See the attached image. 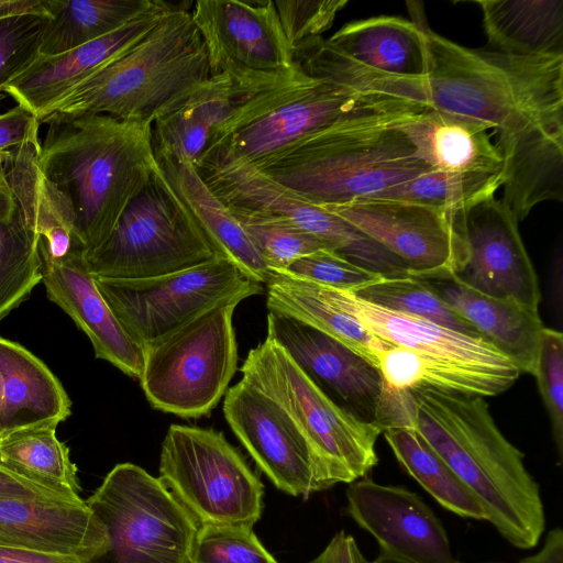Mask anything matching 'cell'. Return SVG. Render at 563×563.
I'll return each mask as SVG.
<instances>
[{"instance_id":"cell-1","label":"cell","mask_w":563,"mask_h":563,"mask_svg":"<svg viewBox=\"0 0 563 563\" xmlns=\"http://www.w3.org/2000/svg\"><path fill=\"white\" fill-rule=\"evenodd\" d=\"M427 41L424 77H399L401 99L486 123L504 167L501 201L518 222L563 199V56H516L462 46L409 9Z\"/></svg>"},{"instance_id":"cell-2","label":"cell","mask_w":563,"mask_h":563,"mask_svg":"<svg viewBox=\"0 0 563 563\" xmlns=\"http://www.w3.org/2000/svg\"><path fill=\"white\" fill-rule=\"evenodd\" d=\"M484 398L428 388L398 390V428L417 431L477 497L500 536L529 550L545 528L540 488Z\"/></svg>"},{"instance_id":"cell-3","label":"cell","mask_w":563,"mask_h":563,"mask_svg":"<svg viewBox=\"0 0 563 563\" xmlns=\"http://www.w3.org/2000/svg\"><path fill=\"white\" fill-rule=\"evenodd\" d=\"M38 165L68 198L86 254L110 234L154 175L152 123L108 114L51 117Z\"/></svg>"},{"instance_id":"cell-4","label":"cell","mask_w":563,"mask_h":563,"mask_svg":"<svg viewBox=\"0 0 563 563\" xmlns=\"http://www.w3.org/2000/svg\"><path fill=\"white\" fill-rule=\"evenodd\" d=\"M417 111L341 120L255 167L318 207L376 197L430 169L397 126Z\"/></svg>"},{"instance_id":"cell-5","label":"cell","mask_w":563,"mask_h":563,"mask_svg":"<svg viewBox=\"0 0 563 563\" xmlns=\"http://www.w3.org/2000/svg\"><path fill=\"white\" fill-rule=\"evenodd\" d=\"M208 53L189 10L174 7L130 51L51 108V117L108 114L148 122L210 77Z\"/></svg>"},{"instance_id":"cell-6","label":"cell","mask_w":563,"mask_h":563,"mask_svg":"<svg viewBox=\"0 0 563 563\" xmlns=\"http://www.w3.org/2000/svg\"><path fill=\"white\" fill-rule=\"evenodd\" d=\"M418 107L311 77L298 68L291 78L245 95L214 132L209 150L258 166L341 120L364 113L413 111Z\"/></svg>"},{"instance_id":"cell-7","label":"cell","mask_w":563,"mask_h":563,"mask_svg":"<svg viewBox=\"0 0 563 563\" xmlns=\"http://www.w3.org/2000/svg\"><path fill=\"white\" fill-rule=\"evenodd\" d=\"M243 379L272 397L309 444L329 486L351 484L378 463L375 444L382 429L347 412L327 396L274 340L252 349Z\"/></svg>"},{"instance_id":"cell-8","label":"cell","mask_w":563,"mask_h":563,"mask_svg":"<svg viewBox=\"0 0 563 563\" xmlns=\"http://www.w3.org/2000/svg\"><path fill=\"white\" fill-rule=\"evenodd\" d=\"M311 284L325 301L377 338L422 357L427 368L419 388L490 397L507 390L521 375L509 358L484 340L371 303L352 291Z\"/></svg>"},{"instance_id":"cell-9","label":"cell","mask_w":563,"mask_h":563,"mask_svg":"<svg viewBox=\"0 0 563 563\" xmlns=\"http://www.w3.org/2000/svg\"><path fill=\"white\" fill-rule=\"evenodd\" d=\"M239 303L218 305L142 347L139 380L154 409L197 419L218 405L236 371Z\"/></svg>"},{"instance_id":"cell-10","label":"cell","mask_w":563,"mask_h":563,"mask_svg":"<svg viewBox=\"0 0 563 563\" xmlns=\"http://www.w3.org/2000/svg\"><path fill=\"white\" fill-rule=\"evenodd\" d=\"M216 255L158 167L108 238L86 254L95 278L142 279L187 269Z\"/></svg>"},{"instance_id":"cell-11","label":"cell","mask_w":563,"mask_h":563,"mask_svg":"<svg viewBox=\"0 0 563 563\" xmlns=\"http://www.w3.org/2000/svg\"><path fill=\"white\" fill-rule=\"evenodd\" d=\"M107 530V551L89 563H188L199 523L158 478L117 464L86 500Z\"/></svg>"},{"instance_id":"cell-12","label":"cell","mask_w":563,"mask_h":563,"mask_svg":"<svg viewBox=\"0 0 563 563\" xmlns=\"http://www.w3.org/2000/svg\"><path fill=\"white\" fill-rule=\"evenodd\" d=\"M158 471V478L199 525L253 527L262 516L261 479L219 431L170 424Z\"/></svg>"},{"instance_id":"cell-13","label":"cell","mask_w":563,"mask_h":563,"mask_svg":"<svg viewBox=\"0 0 563 563\" xmlns=\"http://www.w3.org/2000/svg\"><path fill=\"white\" fill-rule=\"evenodd\" d=\"M95 279L120 325L141 349L218 305L263 291L262 284L221 255L151 278Z\"/></svg>"},{"instance_id":"cell-14","label":"cell","mask_w":563,"mask_h":563,"mask_svg":"<svg viewBox=\"0 0 563 563\" xmlns=\"http://www.w3.org/2000/svg\"><path fill=\"white\" fill-rule=\"evenodd\" d=\"M190 13L205 42L211 75H229L245 95L298 71L274 1L198 0Z\"/></svg>"},{"instance_id":"cell-15","label":"cell","mask_w":563,"mask_h":563,"mask_svg":"<svg viewBox=\"0 0 563 563\" xmlns=\"http://www.w3.org/2000/svg\"><path fill=\"white\" fill-rule=\"evenodd\" d=\"M356 227L396 255L409 275L454 273L467 257V246L454 214L401 200L358 198L321 207Z\"/></svg>"},{"instance_id":"cell-16","label":"cell","mask_w":563,"mask_h":563,"mask_svg":"<svg viewBox=\"0 0 563 563\" xmlns=\"http://www.w3.org/2000/svg\"><path fill=\"white\" fill-rule=\"evenodd\" d=\"M231 430L275 487L308 498L329 488L306 439L272 397L241 379L224 395Z\"/></svg>"},{"instance_id":"cell-17","label":"cell","mask_w":563,"mask_h":563,"mask_svg":"<svg viewBox=\"0 0 563 563\" xmlns=\"http://www.w3.org/2000/svg\"><path fill=\"white\" fill-rule=\"evenodd\" d=\"M467 257L451 273L459 282L490 297L512 299L539 310L536 271L509 208L492 197L454 216Z\"/></svg>"},{"instance_id":"cell-18","label":"cell","mask_w":563,"mask_h":563,"mask_svg":"<svg viewBox=\"0 0 563 563\" xmlns=\"http://www.w3.org/2000/svg\"><path fill=\"white\" fill-rule=\"evenodd\" d=\"M266 336L336 405L377 426L385 389L377 366L322 331L280 312H268Z\"/></svg>"},{"instance_id":"cell-19","label":"cell","mask_w":563,"mask_h":563,"mask_svg":"<svg viewBox=\"0 0 563 563\" xmlns=\"http://www.w3.org/2000/svg\"><path fill=\"white\" fill-rule=\"evenodd\" d=\"M346 512L379 551L409 563H462L432 509L406 487L363 477L346 488Z\"/></svg>"},{"instance_id":"cell-20","label":"cell","mask_w":563,"mask_h":563,"mask_svg":"<svg viewBox=\"0 0 563 563\" xmlns=\"http://www.w3.org/2000/svg\"><path fill=\"white\" fill-rule=\"evenodd\" d=\"M172 8L158 1L150 12L122 27L55 56L40 57L3 86L2 92L40 122L76 87L136 45Z\"/></svg>"},{"instance_id":"cell-21","label":"cell","mask_w":563,"mask_h":563,"mask_svg":"<svg viewBox=\"0 0 563 563\" xmlns=\"http://www.w3.org/2000/svg\"><path fill=\"white\" fill-rule=\"evenodd\" d=\"M108 534L86 501L0 498V545L78 558L107 551Z\"/></svg>"},{"instance_id":"cell-22","label":"cell","mask_w":563,"mask_h":563,"mask_svg":"<svg viewBox=\"0 0 563 563\" xmlns=\"http://www.w3.org/2000/svg\"><path fill=\"white\" fill-rule=\"evenodd\" d=\"M42 282L48 299L88 336L96 357L139 379L143 366L142 349L131 340L111 311L88 269L86 255L42 260Z\"/></svg>"},{"instance_id":"cell-23","label":"cell","mask_w":563,"mask_h":563,"mask_svg":"<svg viewBox=\"0 0 563 563\" xmlns=\"http://www.w3.org/2000/svg\"><path fill=\"white\" fill-rule=\"evenodd\" d=\"M470 322L481 336L522 373L533 375L540 335L539 310L512 299L487 296L459 282L450 272L411 275Z\"/></svg>"},{"instance_id":"cell-24","label":"cell","mask_w":563,"mask_h":563,"mask_svg":"<svg viewBox=\"0 0 563 563\" xmlns=\"http://www.w3.org/2000/svg\"><path fill=\"white\" fill-rule=\"evenodd\" d=\"M38 131L12 150L5 161L9 186L27 225L38 236L41 260L85 254L74 208L38 165Z\"/></svg>"},{"instance_id":"cell-25","label":"cell","mask_w":563,"mask_h":563,"mask_svg":"<svg viewBox=\"0 0 563 563\" xmlns=\"http://www.w3.org/2000/svg\"><path fill=\"white\" fill-rule=\"evenodd\" d=\"M397 126L430 168L460 175L503 174V157L486 123L426 106Z\"/></svg>"},{"instance_id":"cell-26","label":"cell","mask_w":563,"mask_h":563,"mask_svg":"<svg viewBox=\"0 0 563 563\" xmlns=\"http://www.w3.org/2000/svg\"><path fill=\"white\" fill-rule=\"evenodd\" d=\"M244 96L229 75H210L153 120L154 156L168 155L197 166L217 129Z\"/></svg>"},{"instance_id":"cell-27","label":"cell","mask_w":563,"mask_h":563,"mask_svg":"<svg viewBox=\"0 0 563 563\" xmlns=\"http://www.w3.org/2000/svg\"><path fill=\"white\" fill-rule=\"evenodd\" d=\"M155 159L158 170L195 219L216 254L229 260L251 280L266 284L272 271L228 206L206 185L196 166L168 155Z\"/></svg>"},{"instance_id":"cell-28","label":"cell","mask_w":563,"mask_h":563,"mask_svg":"<svg viewBox=\"0 0 563 563\" xmlns=\"http://www.w3.org/2000/svg\"><path fill=\"white\" fill-rule=\"evenodd\" d=\"M0 372V438L32 426H58L69 417L71 401L57 377L24 346L1 336Z\"/></svg>"},{"instance_id":"cell-29","label":"cell","mask_w":563,"mask_h":563,"mask_svg":"<svg viewBox=\"0 0 563 563\" xmlns=\"http://www.w3.org/2000/svg\"><path fill=\"white\" fill-rule=\"evenodd\" d=\"M327 42L338 52L371 69L421 78L428 69L422 30L399 16H373L343 25Z\"/></svg>"},{"instance_id":"cell-30","label":"cell","mask_w":563,"mask_h":563,"mask_svg":"<svg viewBox=\"0 0 563 563\" xmlns=\"http://www.w3.org/2000/svg\"><path fill=\"white\" fill-rule=\"evenodd\" d=\"M494 51L516 56H563L562 0L476 1Z\"/></svg>"},{"instance_id":"cell-31","label":"cell","mask_w":563,"mask_h":563,"mask_svg":"<svg viewBox=\"0 0 563 563\" xmlns=\"http://www.w3.org/2000/svg\"><path fill=\"white\" fill-rule=\"evenodd\" d=\"M266 286L269 311L290 316L322 331L377 367L382 354L394 346L325 301L307 279L272 272Z\"/></svg>"},{"instance_id":"cell-32","label":"cell","mask_w":563,"mask_h":563,"mask_svg":"<svg viewBox=\"0 0 563 563\" xmlns=\"http://www.w3.org/2000/svg\"><path fill=\"white\" fill-rule=\"evenodd\" d=\"M11 152H0V321L42 282L38 236L25 222L5 175Z\"/></svg>"},{"instance_id":"cell-33","label":"cell","mask_w":563,"mask_h":563,"mask_svg":"<svg viewBox=\"0 0 563 563\" xmlns=\"http://www.w3.org/2000/svg\"><path fill=\"white\" fill-rule=\"evenodd\" d=\"M54 424L23 428L0 438V467L35 485L82 501L77 467Z\"/></svg>"},{"instance_id":"cell-34","label":"cell","mask_w":563,"mask_h":563,"mask_svg":"<svg viewBox=\"0 0 563 563\" xmlns=\"http://www.w3.org/2000/svg\"><path fill=\"white\" fill-rule=\"evenodd\" d=\"M151 0H63L46 19L38 56H55L100 38L150 12Z\"/></svg>"},{"instance_id":"cell-35","label":"cell","mask_w":563,"mask_h":563,"mask_svg":"<svg viewBox=\"0 0 563 563\" xmlns=\"http://www.w3.org/2000/svg\"><path fill=\"white\" fill-rule=\"evenodd\" d=\"M383 432L399 464L437 503L457 516L488 521L482 503L417 431L399 427Z\"/></svg>"},{"instance_id":"cell-36","label":"cell","mask_w":563,"mask_h":563,"mask_svg":"<svg viewBox=\"0 0 563 563\" xmlns=\"http://www.w3.org/2000/svg\"><path fill=\"white\" fill-rule=\"evenodd\" d=\"M503 184V174L460 175L430 168L369 198L427 205L455 216L494 197Z\"/></svg>"},{"instance_id":"cell-37","label":"cell","mask_w":563,"mask_h":563,"mask_svg":"<svg viewBox=\"0 0 563 563\" xmlns=\"http://www.w3.org/2000/svg\"><path fill=\"white\" fill-rule=\"evenodd\" d=\"M228 208L272 272H284L297 258L316 251L333 250L285 217L240 206Z\"/></svg>"},{"instance_id":"cell-38","label":"cell","mask_w":563,"mask_h":563,"mask_svg":"<svg viewBox=\"0 0 563 563\" xmlns=\"http://www.w3.org/2000/svg\"><path fill=\"white\" fill-rule=\"evenodd\" d=\"M352 292L383 308L416 316L455 332L484 340L470 322L409 274L380 277Z\"/></svg>"},{"instance_id":"cell-39","label":"cell","mask_w":563,"mask_h":563,"mask_svg":"<svg viewBox=\"0 0 563 563\" xmlns=\"http://www.w3.org/2000/svg\"><path fill=\"white\" fill-rule=\"evenodd\" d=\"M188 563H278L244 525L198 526Z\"/></svg>"},{"instance_id":"cell-40","label":"cell","mask_w":563,"mask_h":563,"mask_svg":"<svg viewBox=\"0 0 563 563\" xmlns=\"http://www.w3.org/2000/svg\"><path fill=\"white\" fill-rule=\"evenodd\" d=\"M533 376L551 422L560 460L563 456V335L543 328Z\"/></svg>"},{"instance_id":"cell-41","label":"cell","mask_w":563,"mask_h":563,"mask_svg":"<svg viewBox=\"0 0 563 563\" xmlns=\"http://www.w3.org/2000/svg\"><path fill=\"white\" fill-rule=\"evenodd\" d=\"M46 19L38 14L0 18V92L38 58Z\"/></svg>"},{"instance_id":"cell-42","label":"cell","mask_w":563,"mask_h":563,"mask_svg":"<svg viewBox=\"0 0 563 563\" xmlns=\"http://www.w3.org/2000/svg\"><path fill=\"white\" fill-rule=\"evenodd\" d=\"M283 273L347 291H355L384 277L328 249L297 258Z\"/></svg>"},{"instance_id":"cell-43","label":"cell","mask_w":563,"mask_h":563,"mask_svg":"<svg viewBox=\"0 0 563 563\" xmlns=\"http://www.w3.org/2000/svg\"><path fill=\"white\" fill-rule=\"evenodd\" d=\"M284 34L294 48L301 42L328 31L346 0L274 1Z\"/></svg>"},{"instance_id":"cell-44","label":"cell","mask_w":563,"mask_h":563,"mask_svg":"<svg viewBox=\"0 0 563 563\" xmlns=\"http://www.w3.org/2000/svg\"><path fill=\"white\" fill-rule=\"evenodd\" d=\"M38 128L37 119L19 104L0 114V152H9L20 146Z\"/></svg>"},{"instance_id":"cell-45","label":"cell","mask_w":563,"mask_h":563,"mask_svg":"<svg viewBox=\"0 0 563 563\" xmlns=\"http://www.w3.org/2000/svg\"><path fill=\"white\" fill-rule=\"evenodd\" d=\"M0 498L66 500L60 494L35 485L0 467ZM75 503V501H74ZM79 503V501H78Z\"/></svg>"},{"instance_id":"cell-46","label":"cell","mask_w":563,"mask_h":563,"mask_svg":"<svg viewBox=\"0 0 563 563\" xmlns=\"http://www.w3.org/2000/svg\"><path fill=\"white\" fill-rule=\"evenodd\" d=\"M309 563H373L368 561L355 539L340 531L330 540L323 551Z\"/></svg>"},{"instance_id":"cell-47","label":"cell","mask_w":563,"mask_h":563,"mask_svg":"<svg viewBox=\"0 0 563 563\" xmlns=\"http://www.w3.org/2000/svg\"><path fill=\"white\" fill-rule=\"evenodd\" d=\"M0 563H86L69 555L0 545Z\"/></svg>"},{"instance_id":"cell-48","label":"cell","mask_w":563,"mask_h":563,"mask_svg":"<svg viewBox=\"0 0 563 563\" xmlns=\"http://www.w3.org/2000/svg\"><path fill=\"white\" fill-rule=\"evenodd\" d=\"M63 0H0V18L19 14L53 16Z\"/></svg>"},{"instance_id":"cell-49","label":"cell","mask_w":563,"mask_h":563,"mask_svg":"<svg viewBox=\"0 0 563 563\" xmlns=\"http://www.w3.org/2000/svg\"><path fill=\"white\" fill-rule=\"evenodd\" d=\"M519 563H563V531L554 528L547 534L542 548L532 555L526 556Z\"/></svg>"},{"instance_id":"cell-50","label":"cell","mask_w":563,"mask_h":563,"mask_svg":"<svg viewBox=\"0 0 563 563\" xmlns=\"http://www.w3.org/2000/svg\"><path fill=\"white\" fill-rule=\"evenodd\" d=\"M373 563H409V562L379 551L377 558L373 561Z\"/></svg>"},{"instance_id":"cell-51","label":"cell","mask_w":563,"mask_h":563,"mask_svg":"<svg viewBox=\"0 0 563 563\" xmlns=\"http://www.w3.org/2000/svg\"><path fill=\"white\" fill-rule=\"evenodd\" d=\"M2 409H3V378H2V375L0 372V420H1Z\"/></svg>"},{"instance_id":"cell-52","label":"cell","mask_w":563,"mask_h":563,"mask_svg":"<svg viewBox=\"0 0 563 563\" xmlns=\"http://www.w3.org/2000/svg\"><path fill=\"white\" fill-rule=\"evenodd\" d=\"M2 98H3V97H2V95H1V92H0V101L2 100Z\"/></svg>"}]
</instances>
